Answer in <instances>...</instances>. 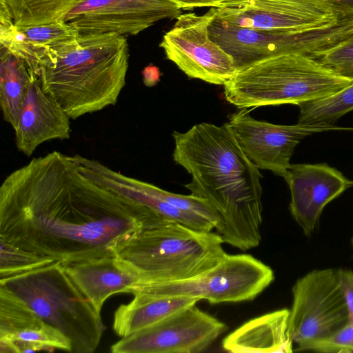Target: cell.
<instances>
[{"label": "cell", "instance_id": "1", "mask_svg": "<svg viewBox=\"0 0 353 353\" xmlns=\"http://www.w3.org/2000/svg\"><path fill=\"white\" fill-rule=\"evenodd\" d=\"M157 215L57 151L32 159L0 187V241L62 264L114 254L119 241Z\"/></svg>", "mask_w": 353, "mask_h": 353}, {"label": "cell", "instance_id": "2", "mask_svg": "<svg viewBox=\"0 0 353 353\" xmlns=\"http://www.w3.org/2000/svg\"><path fill=\"white\" fill-rule=\"evenodd\" d=\"M174 161L192 176L185 187L205 200L219 216L223 242L241 251L261 241L263 177L244 153L228 123H201L173 132Z\"/></svg>", "mask_w": 353, "mask_h": 353}, {"label": "cell", "instance_id": "3", "mask_svg": "<svg viewBox=\"0 0 353 353\" xmlns=\"http://www.w3.org/2000/svg\"><path fill=\"white\" fill-rule=\"evenodd\" d=\"M128 65L125 36L79 35L75 47L41 70L39 81L43 91L76 119L117 103Z\"/></svg>", "mask_w": 353, "mask_h": 353}, {"label": "cell", "instance_id": "4", "mask_svg": "<svg viewBox=\"0 0 353 353\" xmlns=\"http://www.w3.org/2000/svg\"><path fill=\"white\" fill-rule=\"evenodd\" d=\"M216 232H203L157 216L119 241L116 258L136 272L139 282H170L195 277L227 254Z\"/></svg>", "mask_w": 353, "mask_h": 353}, {"label": "cell", "instance_id": "5", "mask_svg": "<svg viewBox=\"0 0 353 353\" xmlns=\"http://www.w3.org/2000/svg\"><path fill=\"white\" fill-rule=\"evenodd\" d=\"M353 80L302 54L270 57L237 70L224 85V96L239 109L294 104L329 97Z\"/></svg>", "mask_w": 353, "mask_h": 353}, {"label": "cell", "instance_id": "6", "mask_svg": "<svg viewBox=\"0 0 353 353\" xmlns=\"http://www.w3.org/2000/svg\"><path fill=\"white\" fill-rule=\"evenodd\" d=\"M0 287L63 334L70 342L71 352L92 353L99 346L105 329L101 314L60 262L1 278Z\"/></svg>", "mask_w": 353, "mask_h": 353}, {"label": "cell", "instance_id": "7", "mask_svg": "<svg viewBox=\"0 0 353 353\" xmlns=\"http://www.w3.org/2000/svg\"><path fill=\"white\" fill-rule=\"evenodd\" d=\"M209 36L230 54L237 70L261 60L288 54L314 59L353 34V17L319 28L281 32L241 27L221 18L213 8Z\"/></svg>", "mask_w": 353, "mask_h": 353}, {"label": "cell", "instance_id": "8", "mask_svg": "<svg viewBox=\"0 0 353 353\" xmlns=\"http://www.w3.org/2000/svg\"><path fill=\"white\" fill-rule=\"evenodd\" d=\"M272 269L250 254H226L208 271L188 279L138 282L125 293L161 296H188L210 303L252 301L274 281Z\"/></svg>", "mask_w": 353, "mask_h": 353}, {"label": "cell", "instance_id": "9", "mask_svg": "<svg viewBox=\"0 0 353 353\" xmlns=\"http://www.w3.org/2000/svg\"><path fill=\"white\" fill-rule=\"evenodd\" d=\"M288 334L298 350L327 339L349 322L338 269L315 270L292 287Z\"/></svg>", "mask_w": 353, "mask_h": 353}, {"label": "cell", "instance_id": "10", "mask_svg": "<svg viewBox=\"0 0 353 353\" xmlns=\"http://www.w3.org/2000/svg\"><path fill=\"white\" fill-rule=\"evenodd\" d=\"M213 8L202 15L181 14L160 43L167 58L188 77L223 85L237 72L232 57L209 36Z\"/></svg>", "mask_w": 353, "mask_h": 353}, {"label": "cell", "instance_id": "11", "mask_svg": "<svg viewBox=\"0 0 353 353\" xmlns=\"http://www.w3.org/2000/svg\"><path fill=\"white\" fill-rule=\"evenodd\" d=\"M215 12L241 27L281 32L323 27L353 17V10L329 0H242Z\"/></svg>", "mask_w": 353, "mask_h": 353}, {"label": "cell", "instance_id": "12", "mask_svg": "<svg viewBox=\"0 0 353 353\" xmlns=\"http://www.w3.org/2000/svg\"><path fill=\"white\" fill-rule=\"evenodd\" d=\"M225 329L224 323L194 305L122 337L111 346V352L199 353L208 349Z\"/></svg>", "mask_w": 353, "mask_h": 353}, {"label": "cell", "instance_id": "13", "mask_svg": "<svg viewBox=\"0 0 353 353\" xmlns=\"http://www.w3.org/2000/svg\"><path fill=\"white\" fill-rule=\"evenodd\" d=\"M246 108L230 116L228 123L246 156L259 168L285 177L300 141L310 135L334 130H353L329 123L278 125L252 117Z\"/></svg>", "mask_w": 353, "mask_h": 353}, {"label": "cell", "instance_id": "14", "mask_svg": "<svg viewBox=\"0 0 353 353\" xmlns=\"http://www.w3.org/2000/svg\"><path fill=\"white\" fill-rule=\"evenodd\" d=\"M181 9L170 0H83L62 21L79 35H134L165 19L177 18Z\"/></svg>", "mask_w": 353, "mask_h": 353}, {"label": "cell", "instance_id": "15", "mask_svg": "<svg viewBox=\"0 0 353 353\" xmlns=\"http://www.w3.org/2000/svg\"><path fill=\"white\" fill-rule=\"evenodd\" d=\"M284 179L291 193L290 212L307 236L315 231L325 205L353 186V180L326 163H290Z\"/></svg>", "mask_w": 353, "mask_h": 353}, {"label": "cell", "instance_id": "16", "mask_svg": "<svg viewBox=\"0 0 353 353\" xmlns=\"http://www.w3.org/2000/svg\"><path fill=\"white\" fill-rule=\"evenodd\" d=\"M77 30L64 21L17 26L0 3V46L23 59L39 79L41 70L78 43Z\"/></svg>", "mask_w": 353, "mask_h": 353}, {"label": "cell", "instance_id": "17", "mask_svg": "<svg viewBox=\"0 0 353 353\" xmlns=\"http://www.w3.org/2000/svg\"><path fill=\"white\" fill-rule=\"evenodd\" d=\"M55 350L71 352L70 341L42 321L14 294L0 287V352L25 353Z\"/></svg>", "mask_w": 353, "mask_h": 353}, {"label": "cell", "instance_id": "18", "mask_svg": "<svg viewBox=\"0 0 353 353\" xmlns=\"http://www.w3.org/2000/svg\"><path fill=\"white\" fill-rule=\"evenodd\" d=\"M70 120L55 99L43 91L39 79L34 78L27 90L14 129L17 148L30 157L46 141L69 139Z\"/></svg>", "mask_w": 353, "mask_h": 353}, {"label": "cell", "instance_id": "19", "mask_svg": "<svg viewBox=\"0 0 353 353\" xmlns=\"http://www.w3.org/2000/svg\"><path fill=\"white\" fill-rule=\"evenodd\" d=\"M74 283L101 314L112 295L125 292L141 281L140 276L114 254L62 264Z\"/></svg>", "mask_w": 353, "mask_h": 353}, {"label": "cell", "instance_id": "20", "mask_svg": "<svg viewBox=\"0 0 353 353\" xmlns=\"http://www.w3.org/2000/svg\"><path fill=\"white\" fill-rule=\"evenodd\" d=\"M289 314V310L281 309L249 320L225 336L223 349L232 353L292 352Z\"/></svg>", "mask_w": 353, "mask_h": 353}, {"label": "cell", "instance_id": "21", "mask_svg": "<svg viewBox=\"0 0 353 353\" xmlns=\"http://www.w3.org/2000/svg\"><path fill=\"white\" fill-rule=\"evenodd\" d=\"M198 301V299L188 296L134 295L132 301L121 305L115 311L113 330L124 337L196 305Z\"/></svg>", "mask_w": 353, "mask_h": 353}, {"label": "cell", "instance_id": "22", "mask_svg": "<svg viewBox=\"0 0 353 353\" xmlns=\"http://www.w3.org/2000/svg\"><path fill=\"white\" fill-rule=\"evenodd\" d=\"M34 78L37 77L23 59L0 46V105L3 119L13 129Z\"/></svg>", "mask_w": 353, "mask_h": 353}, {"label": "cell", "instance_id": "23", "mask_svg": "<svg viewBox=\"0 0 353 353\" xmlns=\"http://www.w3.org/2000/svg\"><path fill=\"white\" fill-rule=\"evenodd\" d=\"M83 0H0L14 23L30 26L62 21L65 14Z\"/></svg>", "mask_w": 353, "mask_h": 353}, {"label": "cell", "instance_id": "24", "mask_svg": "<svg viewBox=\"0 0 353 353\" xmlns=\"http://www.w3.org/2000/svg\"><path fill=\"white\" fill-rule=\"evenodd\" d=\"M298 106L299 123L334 124L344 114L353 110V83L329 97Z\"/></svg>", "mask_w": 353, "mask_h": 353}, {"label": "cell", "instance_id": "25", "mask_svg": "<svg viewBox=\"0 0 353 353\" xmlns=\"http://www.w3.org/2000/svg\"><path fill=\"white\" fill-rule=\"evenodd\" d=\"M0 279L24 273L55 261L0 241Z\"/></svg>", "mask_w": 353, "mask_h": 353}, {"label": "cell", "instance_id": "26", "mask_svg": "<svg viewBox=\"0 0 353 353\" xmlns=\"http://www.w3.org/2000/svg\"><path fill=\"white\" fill-rule=\"evenodd\" d=\"M316 60L336 73L353 80V34Z\"/></svg>", "mask_w": 353, "mask_h": 353}, {"label": "cell", "instance_id": "27", "mask_svg": "<svg viewBox=\"0 0 353 353\" xmlns=\"http://www.w3.org/2000/svg\"><path fill=\"white\" fill-rule=\"evenodd\" d=\"M303 350L325 353L353 352V322L349 321L331 336L312 343Z\"/></svg>", "mask_w": 353, "mask_h": 353}, {"label": "cell", "instance_id": "28", "mask_svg": "<svg viewBox=\"0 0 353 353\" xmlns=\"http://www.w3.org/2000/svg\"><path fill=\"white\" fill-rule=\"evenodd\" d=\"M338 271L349 314V321L353 322V272L345 269H338Z\"/></svg>", "mask_w": 353, "mask_h": 353}, {"label": "cell", "instance_id": "29", "mask_svg": "<svg viewBox=\"0 0 353 353\" xmlns=\"http://www.w3.org/2000/svg\"><path fill=\"white\" fill-rule=\"evenodd\" d=\"M181 9L190 10L194 8H222L235 5L242 0H170Z\"/></svg>", "mask_w": 353, "mask_h": 353}, {"label": "cell", "instance_id": "30", "mask_svg": "<svg viewBox=\"0 0 353 353\" xmlns=\"http://www.w3.org/2000/svg\"><path fill=\"white\" fill-rule=\"evenodd\" d=\"M143 83L148 87L155 85L160 79L159 69L154 65H148L142 72Z\"/></svg>", "mask_w": 353, "mask_h": 353}, {"label": "cell", "instance_id": "31", "mask_svg": "<svg viewBox=\"0 0 353 353\" xmlns=\"http://www.w3.org/2000/svg\"><path fill=\"white\" fill-rule=\"evenodd\" d=\"M342 8L353 10V0H329Z\"/></svg>", "mask_w": 353, "mask_h": 353}]
</instances>
